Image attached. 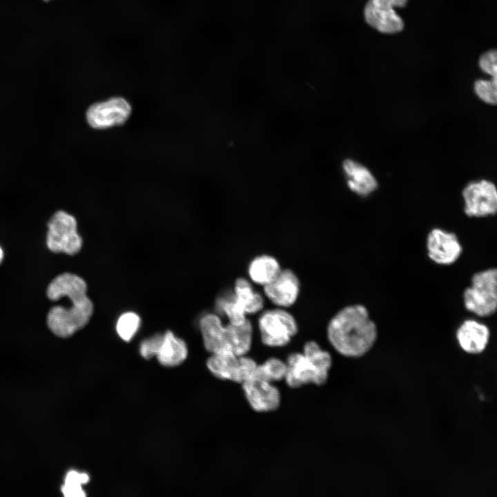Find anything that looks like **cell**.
Instances as JSON below:
<instances>
[{"label":"cell","instance_id":"obj_1","mask_svg":"<svg viewBox=\"0 0 497 497\" xmlns=\"http://www.w3.org/2000/svg\"><path fill=\"white\" fill-rule=\"evenodd\" d=\"M86 293V282L77 275L64 273L52 280L46 291L48 298L57 301L66 297L71 304L68 307L55 306L50 309L47 324L55 335L70 337L88 323L94 306Z\"/></svg>","mask_w":497,"mask_h":497},{"label":"cell","instance_id":"obj_2","mask_svg":"<svg viewBox=\"0 0 497 497\" xmlns=\"http://www.w3.org/2000/svg\"><path fill=\"white\" fill-rule=\"evenodd\" d=\"M327 336L331 345L340 354L359 358L373 347L378 329L366 306L350 304L331 317L327 324Z\"/></svg>","mask_w":497,"mask_h":497},{"label":"cell","instance_id":"obj_3","mask_svg":"<svg viewBox=\"0 0 497 497\" xmlns=\"http://www.w3.org/2000/svg\"><path fill=\"white\" fill-rule=\"evenodd\" d=\"M463 304L469 312L488 317L497 309V270L489 268L475 273L471 285L463 291Z\"/></svg>","mask_w":497,"mask_h":497},{"label":"cell","instance_id":"obj_4","mask_svg":"<svg viewBox=\"0 0 497 497\" xmlns=\"http://www.w3.org/2000/svg\"><path fill=\"white\" fill-rule=\"evenodd\" d=\"M257 327L262 342L269 347L287 345L298 332L293 314L287 309L276 306L260 312Z\"/></svg>","mask_w":497,"mask_h":497},{"label":"cell","instance_id":"obj_5","mask_svg":"<svg viewBox=\"0 0 497 497\" xmlns=\"http://www.w3.org/2000/svg\"><path fill=\"white\" fill-rule=\"evenodd\" d=\"M47 226L46 245L50 251L70 255L80 251L83 240L77 233V223L73 215L64 211H57Z\"/></svg>","mask_w":497,"mask_h":497},{"label":"cell","instance_id":"obj_6","mask_svg":"<svg viewBox=\"0 0 497 497\" xmlns=\"http://www.w3.org/2000/svg\"><path fill=\"white\" fill-rule=\"evenodd\" d=\"M131 114L132 106L126 99L113 97L90 105L86 119L91 128L106 130L124 124Z\"/></svg>","mask_w":497,"mask_h":497},{"label":"cell","instance_id":"obj_7","mask_svg":"<svg viewBox=\"0 0 497 497\" xmlns=\"http://www.w3.org/2000/svg\"><path fill=\"white\" fill-rule=\"evenodd\" d=\"M257 364L246 355L211 354L206 361L208 370L215 377L240 384L253 377Z\"/></svg>","mask_w":497,"mask_h":497},{"label":"cell","instance_id":"obj_8","mask_svg":"<svg viewBox=\"0 0 497 497\" xmlns=\"http://www.w3.org/2000/svg\"><path fill=\"white\" fill-rule=\"evenodd\" d=\"M464 211L469 217L494 215L497 211L495 185L487 180L469 183L463 190Z\"/></svg>","mask_w":497,"mask_h":497},{"label":"cell","instance_id":"obj_9","mask_svg":"<svg viewBox=\"0 0 497 497\" xmlns=\"http://www.w3.org/2000/svg\"><path fill=\"white\" fill-rule=\"evenodd\" d=\"M396 8H400L398 0H369L364 9V19L380 32L398 33L404 28V21Z\"/></svg>","mask_w":497,"mask_h":497},{"label":"cell","instance_id":"obj_10","mask_svg":"<svg viewBox=\"0 0 497 497\" xmlns=\"http://www.w3.org/2000/svg\"><path fill=\"white\" fill-rule=\"evenodd\" d=\"M286 364L284 380L290 387L298 388L309 383L322 385L328 379L329 372L320 369L303 353L290 354Z\"/></svg>","mask_w":497,"mask_h":497},{"label":"cell","instance_id":"obj_11","mask_svg":"<svg viewBox=\"0 0 497 497\" xmlns=\"http://www.w3.org/2000/svg\"><path fill=\"white\" fill-rule=\"evenodd\" d=\"M426 246L429 259L440 265L455 263L462 253V247L457 235L439 228L429 231Z\"/></svg>","mask_w":497,"mask_h":497},{"label":"cell","instance_id":"obj_12","mask_svg":"<svg viewBox=\"0 0 497 497\" xmlns=\"http://www.w3.org/2000/svg\"><path fill=\"white\" fill-rule=\"evenodd\" d=\"M264 296L276 307L287 309L298 299L300 282L296 273L289 269H282L277 277L262 287Z\"/></svg>","mask_w":497,"mask_h":497},{"label":"cell","instance_id":"obj_13","mask_svg":"<svg viewBox=\"0 0 497 497\" xmlns=\"http://www.w3.org/2000/svg\"><path fill=\"white\" fill-rule=\"evenodd\" d=\"M242 384L245 397L253 410L269 412L279 407L280 393L273 382L253 376Z\"/></svg>","mask_w":497,"mask_h":497},{"label":"cell","instance_id":"obj_14","mask_svg":"<svg viewBox=\"0 0 497 497\" xmlns=\"http://www.w3.org/2000/svg\"><path fill=\"white\" fill-rule=\"evenodd\" d=\"M205 349L211 354L234 355L231 347L226 324L219 315L207 313L199 320Z\"/></svg>","mask_w":497,"mask_h":497},{"label":"cell","instance_id":"obj_15","mask_svg":"<svg viewBox=\"0 0 497 497\" xmlns=\"http://www.w3.org/2000/svg\"><path fill=\"white\" fill-rule=\"evenodd\" d=\"M490 335V330L485 324L474 319H467L458 327L456 338L465 352L479 354L485 350Z\"/></svg>","mask_w":497,"mask_h":497},{"label":"cell","instance_id":"obj_16","mask_svg":"<svg viewBox=\"0 0 497 497\" xmlns=\"http://www.w3.org/2000/svg\"><path fill=\"white\" fill-rule=\"evenodd\" d=\"M342 169L349 188L353 193L367 196L377 188V182L371 173L363 165L347 159L342 162Z\"/></svg>","mask_w":497,"mask_h":497},{"label":"cell","instance_id":"obj_17","mask_svg":"<svg viewBox=\"0 0 497 497\" xmlns=\"http://www.w3.org/2000/svg\"><path fill=\"white\" fill-rule=\"evenodd\" d=\"M188 355L185 342L170 331L163 334V339L156 355L159 362L165 367H175L182 363Z\"/></svg>","mask_w":497,"mask_h":497},{"label":"cell","instance_id":"obj_18","mask_svg":"<svg viewBox=\"0 0 497 497\" xmlns=\"http://www.w3.org/2000/svg\"><path fill=\"white\" fill-rule=\"evenodd\" d=\"M281 269L280 264L275 257L262 254L249 262L248 275L250 281L263 287L271 282Z\"/></svg>","mask_w":497,"mask_h":497},{"label":"cell","instance_id":"obj_19","mask_svg":"<svg viewBox=\"0 0 497 497\" xmlns=\"http://www.w3.org/2000/svg\"><path fill=\"white\" fill-rule=\"evenodd\" d=\"M233 295L247 315L256 314L264 310V296L255 291L251 281L244 277H238L235 281Z\"/></svg>","mask_w":497,"mask_h":497},{"label":"cell","instance_id":"obj_20","mask_svg":"<svg viewBox=\"0 0 497 497\" xmlns=\"http://www.w3.org/2000/svg\"><path fill=\"white\" fill-rule=\"evenodd\" d=\"M232 352L235 355H246L250 351L253 337V327L250 320L242 324H226Z\"/></svg>","mask_w":497,"mask_h":497},{"label":"cell","instance_id":"obj_21","mask_svg":"<svg viewBox=\"0 0 497 497\" xmlns=\"http://www.w3.org/2000/svg\"><path fill=\"white\" fill-rule=\"evenodd\" d=\"M286 371V362L279 358H271L262 364H257L253 377L256 376L273 382L284 379Z\"/></svg>","mask_w":497,"mask_h":497},{"label":"cell","instance_id":"obj_22","mask_svg":"<svg viewBox=\"0 0 497 497\" xmlns=\"http://www.w3.org/2000/svg\"><path fill=\"white\" fill-rule=\"evenodd\" d=\"M141 319L137 313L126 312L117 321V333L123 340L129 342L138 331Z\"/></svg>","mask_w":497,"mask_h":497},{"label":"cell","instance_id":"obj_23","mask_svg":"<svg viewBox=\"0 0 497 497\" xmlns=\"http://www.w3.org/2000/svg\"><path fill=\"white\" fill-rule=\"evenodd\" d=\"M89 481V476L85 473L70 471L66 476L65 483L61 487L64 495L66 497H84L86 494L81 485Z\"/></svg>","mask_w":497,"mask_h":497},{"label":"cell","instance_id":"obj_24","mask_svg":"<svg viewBox=\"0 0 497 497\" xmlns=\"http://www.w3.org/2000/svg\"><path fill=\"white\" fill-rule=\"evenodd\" d=\"M303 354L322 370L329 372L332 364L330 353L323 350L315 341L306 342L303 347Z\"/></svg>","mask_w":497,"mask_h":497},{"label":"cell","instance_id":"obj_25","mask_svg":"<svg viewBox=\"0 0 497 497\" xmlns=\"http://www.w3.org/2000/svg\"><path fill=\"white\" fill-rule=\"evenodd\" d=\"M220 307L231 324H240L248 319L246 313L235 300L233 294L222 299L220 302Z\"/></svg>","mask_w":497,"mask_h":497},{"label":"cell","instance_id":"obj_26","mask_svg":"<svg viewBox=\"0 0 497 497\" xmlns=\"http://www.w3.org/2000/svg\"><path fill=\"white\" fill-rule=\"evenodd\" d=\"M497 79H478L474 84L477 96L485 103L495 105L497 101Z\"/></svg>","mask_w":497,"mask_h":497},{"label":"cell","instance_id":"obj_27","mask_svg":"<svg viewBox=\"0 0 497 497\" xmlns=\"http://www.w3.org/2000/svg\"><path fill=\"white\" fill-rule=\"evenodd\" d=\"M163 339V334L157 333L141 342L139 353L145 359L156 356Z\"/></svg>","mask_w":497,"mask_h":497},{"label":"cell","instance_id":"obj_28","mask_svg":"<svg viewBox=\"0 0 497 497\" xmlns=\"http://www.w3.org/2000/svg\"><path fill=\"white\" fill-rule=\"evenodd\" d=\"M496 57V50H489L481 55L478 61L480 69L494 79L497 77Z\"/></svg>","mask_w":497,"mask_h":497},{"label":"cell","instance_id":"obj_29","mask_svg":"<svg viewBox=\"0 0 497 497\" xmlns=\"http://www.w3.org/2000/svg\"><path fill=\"white\" fill-rule=\"evenodd\" d=\"M3 253L2 249L0 247V263L1 262V261L3 260Z\"/></svg>","mask_w":497,"mask_h":497},{"label":"cell","instance_id":"obj_30","mask_svg":"<svg viewBox=\"0 0 497 497\" xmlns=\"http://www.w3.org/2000/svg\"><path fill=\"white\" fill-rule=\"evenodd\" d=\"M43 1H49V0H43Z\"/></svg>","mask_w":497,"mask_h":497}]
</instances>
